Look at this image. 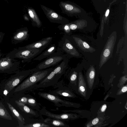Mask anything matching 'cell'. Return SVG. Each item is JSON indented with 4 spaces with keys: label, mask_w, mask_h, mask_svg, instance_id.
Returning a JSON list of instances; mask_svg holds the SVG:
<instances>
[{
    "label": "cell",
    "mask_w": 127,
    "mask_h": 127,
    "mask_svg": "<svg viewBox=\"0 0 127 127\" xmlns=\"http://www.w3.org/2000/svg\"><path fill=\"white\" fill-rule=\"evenodd\" d=\"M46 48H25L19 47L12 50L5 57H9L14 59H21L24 62H29L41 53Z\"/></svg>",
    "instance_id": "3957f363"
},
{
    "label": "cell",
    "mask_w": 127,
    "mask_h": 127,
    "mask_svg": "<svg viewBox=\"0 0 127 127\" xmlns=\"http://www.w3.org/2000/svg\"><path fill=\"white\" fill-rule=\"evenodd\" d=\"M70 41L76 44L82 50L90 52L95 51V49L90 46L86 42L82 40L80 38L74 35L69 36Z\"/></svg>",
    "instance_id": "9a60e30c"
},
{
    "label": "cell",
    "mask_w": 127,
    "mask_h": 127,
    "mask_svg": "<svg viewBox=\"0 0 127 127\" xmlns=\"http://www.w3.org/2000/svg\"><path fill=\"white\" fill-rule=\"evenodd\" d=\"M53 69L51 68L41 70L36 69L18 85L14 92L22 93L35 88L36 84L43 80Z\"/></svg>",
    "instance_id": "6da1fadb"
},
{
    "label": "cell",
    "mask_w": 127,
    "mask_h": 127,
    "mask_svg": "<svg viewBox=\"0 0 127 127\" xmlns=\"http://www.w3.org/2000/svg\"><path fill=\"white\" fill-rule=\"evenodd\" d=\"M38 95L42 97L53 102L58 107L64 106L68 107L73 106V103L69 101L64 100L59 96L52 95L49 93L39 92Z\"/></svg>",
    "instance_id": "30bf717a"
},
{
    "label": "cell",
    "mask_w": 127,
    "mask_h": 127,
    "mask_svg": "<svg viewBox=\"0 0 127 127\" xmlns=\"http://www.w3.org/2000/svg\"><path fill=\"white\" fill-rule=\"evenodd\" d=\"M68 59L66 58L63 60L43 80L37 84L35 88H44L56 85L65 72L68 65Z\"/></svg>",
    "instance_id": "7a4b0ae2"
},
{
    "label": "cell",
    "mask_w": 127,
    "mask_h": 127,
    "mask_svg": "<svg viewBox=\"0 0 127 127\" xmlns=\"http://www.w3.org/2000/svg\"><path fill=\"white\" fill-rule=\"evenodd\" d=\"M56 46L55 44H52L44 51L42 52L33 60L40 61L53 55L55 52Z\"/></svg>",
    "instance_id": "e0dca14e"
},
{
    "label": "cell",
    "mask_w": 127,
    "mask_h": 127,
    "mask_svg": "<svg viewBox=\"0 0 127 127\" xmlns=\"http://www.w3.org/2000/svg\"><path fill=\"white\" fill-rule=\"evenodd\" d=\"M98 119L97 118H96L93 120L92 123L93 125H95L98 123Z\"/></svg>",
    "instance_id": "83f0119b"
},
{
    "label": "cell",
    "mask_w": 127,
    "mask_h": 127,
    "mask_svg": "<svg viewBox=\"0 0 127 127\" xmlns=\"http://www.w3.org/2000/svg\"><path fill=\"white\" fill-rule=\"evenodd\" d=\"M127 87L126 86L123 87L122 89V91L123 92H126L127 91Z\"/></svg>",
    "instance_id": "f546056e"
},
{
    "label": "cell",
    "mask_w": 127,
    "mask_h": 127,
    "mask_svg": "<svg viewBox=\"0 0 127 127\" xmlns=\"http://www.w3.org/2000/svg\"><path fill=\"white\" fill-rule=\"evenodd\" d=\"M20 62L9 57L0 59V73L12 74L19 70Z\"/></svg>",
    "instance_id": "8992f818"
},
{
    "label": "cell",
    "mask_w": 127,
    "mask_h": 127,
    "mask_svg": "<svg viewBox=\"0 0 127 127\" xmlns=\"http://www.w3.org/2000/svg\"><path fill=\"white\" fill-rule=\"evenodd\" d=\"M107 108V106L106 104L103 105L101 108V111L102 112H104L105 110Z\"/></svg>",
    "instance_id": "f1b7e54d"
},
{
    "label": "cell",
    "mask_w": 127,
    "mask_h": 127,
    "mask_svg": "<svg viewBox=\"0 0 127 127\" xmlns=\"http://www.w3.org/2000/svg\"><path fill=\"white\" fill-rule=\"evenodd\" d=\"M80 90L82 92H84L85 91L84 87L82 86H80L79 87Z\"/></svg>",
    "instance_id": "4dcf8cb0"
},
{
    "label": "cell",
    "mask_w": 127,
    "mask_h": 127,
    "mask_svg": "<svg viewBox=\"0 0 127 127\" xmlns=\"http://www.w3.org/2000/svg\"><path fill=\"white\" fill-rule=\"evenodd\" d=\"M53 38V37H52L44 38L39 40L21 47L25 48H36L37 49L43 47L46 48L51 43Z\"/></svg>",
    "instance_id": "5bb4252c"
},
{
    "label": "cell",
    "mask_w": 127,
    "mask_h": 127,
    "mask_svg": "<svg viewBox=\"0 0 127 127\" xmlns=\"http://www.w3.org/2000/svg\"><path fill=\"white\" fill-rule=\"evenodd\" d=\"M7 104L13 116L17 120L18 127H24L25 123L24 118L8 102H7Z\"/></svg>",
    "instance_id": "ac0fdd59"
},
{
    "label": "cell",
    "mask_w": 127,
    "mask_h": 127,
    "mask_svg": "<svg viewBox=\"0 0 127 127\" xmlns=\"http://www.w3.org/2000/svg\"><path fill=\"white\" fill-rule=\"evenodd\" d=\"M5 0V1H7V0Z\"/></svg>",
    "instance_id": "e575fe53"
},
{
    "label": "cell",
    "mask_w": 127,
    "mask_h": 127,
    "mask_svg": "<svg viewBox=\"0 0 127 127\" xmlns=\"http://www.w3.org/2000/svg\"><path fill=\"white\" fill-rule=\"evenodd\" d=\"M77 73L75 70H72L68 75V78L69 81L68 87H73L77 77Z\"/></svg>",
    "instance_id": "cb8c5ba5"
},
{
    "label": "cell",
    "mask_w": 127,
    "mask_h": 127,
    "mask_svg": "<svg viewBox=\"0 0 127 127\" xmlns=\"http://www.w3.org/2000/svg\"><path fill=\"white\" fill-rule=\"evenodd\" d=\"M24 17V18H25V19L26 20H29V18L28 17H27L26 16H25Z\"/></svg>",
    "instance_id": "d6a6232c"
},
{
    "label": "cell",
    "mask_w": 127,
    "mask_h": 127,
    "mask_svg": "<svg viewBox=\"0 0 127 127\" xmlns=\"http://www.w3.org/2000/svg\"><path fill=\"white\" fill-rule=\"evenodd\" d=\"M41 9L47 18L51 22L64 25L69 23L68 20L53 10L43 5H41Z\"/></svg>",
    "instance_id": "9c48e42d"
},
{
    "label": "cell",
    "mask_w": 127,
    "mask_h": 127,
    "mask_svg": "<svg viewBox=\"0 0 127 127\" xmlns=\"http://www.w3.org/2000/svg\"><path fill=\"white\" fill-rule=\"evenodd\" d=\"M66 58H69L66 54L60 52H55L53 55L47 58L44 61L38 64L35 68L38 70L45 69L58 64Z\"/></svg>",
    "instance_id": "52a82bcc"
},
{
    "label": "cell",
    "mask_w": 127,
    "mask_h": 127,
    "mask_svg": "<svg viewBox=\"0 0 127 127\" xmlns=\"http://www.w3.org/2000/svg\"><path fill=\"white\" fill-rule=\"evenodd\" d=\"M58 28L60 30L63 31L65 33L64 34L70 36L71 33L69 23L64 24L61 25L59 26Z\"/></svg>",
    "instance_id": "d4e9b609"
},
{
    "label": "cell",
    "mask_w": 127,
    "mask_h": 127,
    "mask_svg": "<svg viewBox=\"0 0 127 127\" xmlns=\"http://www.w3.org/2000/svg\"><path fill=\"white\" fill-rule=\"evenodd\" d=\"M109 12V9H108L106 10L105 14V16L106 17H107L108 15Z\"/></svg>",
    "instance_id": "1f68e13d"
},
{
    "label": "cell",
    "mask_w": 127,
    "mask_h": 127,
    "mask_svg": "<svg viewBox=\"0 0 127 127\" xmlns=\"http://www.w3.org/2000/svg\"><path fill=\"white\" fill-rule=\"evenodd\" d=\"M44 122L51 125L54 127H68L67 124L61 120L54 119L49 117H48L47 118L44 120Z\"/></svg>",
    "instance_id": "ffe728a7"
},
{
    "label": "cell",
    "mask_w": 127,
    "mask_h": 127,
    "mask_svg": "<svg viewBox=\"0 0 127 127\" xmlns=\"http://www.w3.org/2000/svg\"><path fill=\"white\" fill-rule=\"evenodd\" d=\"M55 90L51 91L49 93L54 95L64 97H70L74 96V95L69 87L62 85Z\"/></svg>",
    "instance_id": "4fadbf2b"
},
{
    "label": "cell",
    "mask_w": 127,
    "mask_h": 127,
    "mask_svg": "<svg viewBox=\"0 0 127 127\" xmlns=\"http://www.w3.org/2000/svg\"><path fill=\"white\" fill-rule=\"evenodd\" d=\"M40 113L41 115L48 117L62 120H68L73 117L72 115L65 113L60 114H54L48 111L45 107L42 108L40 110Z\"/></svg>",
    "instance_id": "7c38bea8"
},
{
    "label": "cell",
    "mask_w": 127,
    "mask_h": 127,
    "mask_svg": "<svg viewBox=\"0 0 127 127\" xmlns=\"http://www.w3.org/2000/svg\"><path fill=\"white\" fill-rule=\"evenodd\" d=\"M30 95H27L26 96L22 97L20 98V100H19L25 104H27L28 98Z\"/></svg>",
    "instance_id": "484cf974"
},
{
    "label": "cell",
    "mask_w": 127,
    "mask_h": 127,
    "mask_svg": "<svg viewBox=\"0 0 127 127\" xmlns=\"http://www.w3.org/2000/svg\"><path fill=\"white\" fill-rule=\"evenodd\" d=\"M57 52L66 54L68 57H79L80 55L70 41L69 35L64 34L59 42Z\"/></svg>",
    "instance_id": "5b68a950"
},
{
    "label": "cell",
    "mask_w": 127,
    "mask_h": 127,
    "mask_svg": "<svg viewBox=\"0 0 127 127\" xmlns=\"http://www.w3.org/2000/svg\"><path fill=\"white\" fill-rule=\"evenodd\" d=\"M53 126L44 122V121L31 123L24 125V127H52Z\"/></svg>",
    "instance_id": "7402d4cb"
},
{
    "label": "cell",
    "mask_w": 127,
    "mask_h": 127,
    "mask_svg": "<svg viewBox=\"0 0 127 127\" xmlns=\"http://www.w3.org/2000/svg\"><path fill=\"white\" fill-rule=\"evenodd\" d=\"M29 30L27 27L18 29L15 33L11 38V42L14 44L28 40L29 38Z\"/></svg>",
    "instance_id": "8fae6325"
},
{
    "label": "cell",
    "mask_w": 127,
    "mask_h": 127,
    "mask_svg": "<svg viewBox=\"0 0 127 127\" xmlns=\"http://www.w3.org/2000/svg\"><path fill=\"white\" fill-rule=\"evenodd\" d=\"M0 117L9 120H12V118L4 105L0 102Z\"/></svg>",
    "instance_id": "44dd1931"
},
{
    "label": "cell",
    "mask_w": 127,
    "mask_h": 127,
    "mask_svg": "<svg viewBox=\"0 0 127 127\" xmlns=\"http://www.w3.org/2000/svg\"><path fill=\"white\" fill-rule=\"evenodd\" d=\"M28 10L32 25L38 28L41 27V22L34 10L32 8H29Z\"/></svg>",
    "instance_id": "d6986e66"
},
{
    "label": "cell",
    "mask_w": 127,
    "mask_h": 127,
    "mask_svg": "<svg viewBox=\"0 0 127 127\" xmlns=\"http://www.w3.org/2000/svg\"><path fill=\"white\" fill-rule=\"evenodd\" d=\"M36 69L35 68L18 71L2 83V86L4 90L7 93H9Z\"/></svg>",
    "instance_id": "277c9868"
},
{
    "label": "cell",
    "mask_w": 127,
    "mask_h": 127,
    "mask_svg": "<svg viewBox=\"0 0 127 127\" xmlns=\"http://www.w3.org/2000/svg\"><path fill=\"white\" fill-rule=\"evenodd\" d=\"M4 33L1 32H0V44L2 41L4 35Z\"/></svg>",
    "instance_id": "4316f807"
},
{
    "label": "cell",
    "mask_w": 127,
    "mask_h": 127,
    "mask_svg": "<svg viewBox=\"0 0 127 127\" xmlns=\"http://www.w3.org/2000/svg\"><path fill=\"white\" fill-rule=\"evenodd\" d=\"M3 54L0 52V59L2 57Z\"/></svg>",
    "instance_id": "836d02e7"
},
{
    "label": "cell",
    "mask_w": 127,
    "mask_h": 127,
    "mask_svg": "<svg viewBox=\"0 0 127 127\" xmlns=\"http://www.w3.org/2000/svg\"><path fill=\"white\" fill-rule=\"evenodd\" d=\"M27 105H29L32 109L39 110V105L35 98L30 95L28 97Z\"/></svg>",
    "instance_id": "603a6c76"
},
{
    "label": "cell",
    "mask_w": 127,
    "mask_h": 127,
    "mask_svg": "<svg viewBox=\"0 0 127 127\" xmlns=\"http://www.w3.org/2000/svg\"><path fill=\"white\" fill-rule=\"evenodd\" d=\"M15 102L19 109L25 113L36 117L39 116V115L37 111L29 107L26 104L18 100H15Z\"/></svg>",
    "instance_id": "2e32d148"
},
{
    "label": "cell",
    "mask_w": 127,
    "mask_h": 127,
    "mask_svg": "<svg viewBox=\"0 0 127 127\" xmlns=\"http://www.w3.org/2000/svg\"><path fill=\"white\" fill-rule=\"evenodd\" d=\"M115 33H112L109 37L101 55L99 66L100 67L107 61L111 56L116 39Z\"/></svg>",
    "instance_id": "ba28073f"
}]
</instances>
